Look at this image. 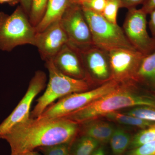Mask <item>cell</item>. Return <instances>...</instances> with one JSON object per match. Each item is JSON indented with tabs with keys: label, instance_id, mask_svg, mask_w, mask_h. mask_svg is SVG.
<instances>
[{
	"label": "cell",
	"instance_id": "cell-35",
	"mask_svg": "<svg viewBox=\"0 0 155 155\" xmlns=\"http://www.w3.org/2000/svg\"><path fill=\"white\" fill-rule=\"evenodd\" d=\"M153 92V93L155 95V92Z\"/></svg>",
	"mask_w": 155,
	"mask_h": 155
},
{
	"label": "cell",
	"instance_id": "cell-7",
	"mask_svg": "<svg viewBox=\"0 0 155 155\" xmlns=\"http://www.w3.org/2000/svg\"><path fill=\"white\" fill-rule=\"evenodd\" d=\"M147 15L141 8L128 9L122 28L132 46L144 55L155 51V39L147 30Z\"/></svg>",
	"mask_w": 155,
	"mask_h": 155
},
{
	"label": "cell",
	"instance_id": "cell-2",
	"mask_svg": "<svg viewBox=\"0 0 155 155\" xmlns=\"http://www.w3.org/2000/svg\"><path fill=\"white\" fill-rule=\"evenodd\" d=\"M136 84L134 81L121 83L114 91L61 118L81 125L122 108L140 106L155 107L153 93L152 95L136 93Z\"/></svg>",
	"mask_w": 155,
	"mask_h": 155
},
{
	"label": "cell",
	"instance_id": "cell-4",
	"mask_svg": "<svg viewBox=\"0 0 155 155\" xmlns=\"http://www.w3.org/2000/svg\"><path fill=\"white\" fill-rule=\"evenodd\" d=\"M36 34L21 6L10 15L0 12V49L11 51L19 46H34Z\"/></svg>",
	"mask_w": 155,
	"mask_h": 155
},
{
	"label": "cell",
	"instance_id": "cell-14",
	"mask_svg": "<svg viewBox=\"0 0 155 155\" xmlns=\"http://www.w3.org/2000/svg\"><path fill=\"white\" fill-rule=\"evenodd\" d=\"M70 0H49L41 21L35 27L36 32H40L50 25L60 21L69 8Z\"/></svg>",
	"mask_w": 155,
	"mask_h": 155
},
{
	"label": "cell",
	"instance_id": "cell-10",
	"mask_svg": "<svg viewBox=\"0 0 155 155\" xmlns=\"http://www.w3.org/2000/svg\"><path fill=\"white\" fill-rule=\"evenodd\" d=\"M111 80L119 83L134 81L144 55L136 50L116 49L108 51Z\"/></svg>",
	"mask_w": 155,
	"mask_h": 155
},
{
	"label": "cell",
	"instance_id": "cell-5",
	"mask_svg": "<svg viewBox=\"0 0 155 155\" xmlns=\"http://www.w3.org/2000/svg\"><path fill=\"white\" fill-rule=\"evenodd\" d=\"M82 8L90 28L94 45L107 51L120 48L136 50L118 24L111 23L101 14Z\"/></svg>",
	"mask_w": 155,
	"mask_h": 155
},
{
	"label": "cell",
	"instance_id": "cell-3",
	"mask_svg": "<svg viewBox=\"0 0 155 155\" xmlns=\"http://www.w3.org/2000/svg\"><path fill=\"white\" fill-rule=\"evenodd\" d=\"M49 72L48 83L44 93L37 100V104L31 112L30 117L36 118L56 100L75 93L89 90L91 84L86 79L69 77L62 73L56 67L52 59L46 61Z\"/></svg>",
	"mask_w": 155,
	"mask_h": 155
},
{
	"label": "cell",
	"instance_id": "cell-25",
	"mask_svg": "<svg viewBox=\"0 0 155 155\" xmlns=\"http://www.w3.org/2000/svg\"><path fill=\"white\" fill-rule=\"evenodd\" d=\"M108 0H87L81 5L84 9L102 15Z\"/></svg>",
	"mask_w": 155,
	"mask_h": 155
},
{
	"label": "cell",
	"instance_id": "cell-17",
	"mask_svg": "<svg viewBox=\"0 0 155 155\" xmlns=\"http://www.w3.org/2000/svg\"><path fill=\"white\" fill-rule=\"evenodd\" d=\"M104 116L118 123L134 126L140 128L141 130L155 124L154 122L140 119L127 114H122L117 111L109 113Z\"/></svg>",
	"mask_w": 155,
	"mask_h": 155
},
{
	"label": "cell",
	"instance_id": "cell-26",
	"mask_svg": "<svg viewBox=\"0 0 155 155\" xmlns=\"http://www.w3.org/2000/svg\"><path fill=\"white\" fill-rule=\"evenodd\" d=\"M125 155H155V140L133 149Z\"/></svg>",
	"mask_w": 155,
	"mask_h": 155
},
{
	"label": "cell",
	"instance_id": "cell-19",
	"mask_svg": "<svg viewBox=\"0 0 155 155\" xmlns=\"http://www.w3.org/2000/svg\"><path fill=\"white\" fill-rule=\"evenodd\" d=\"M114 155H122L130 145V136L121 129L114 130L110 140Z\"/></svg>",
	"mask_w": 155,
	"mask_h": 155
},
{
	"label": "cell",
	"instance_id": "cell-34",
	"mask_svg": "<svg viewBox=\"0 0 155 155\" xmlns=\"http://www.w3.org/2000/svg\"><path fill=\"white\" fill-rule=\"evenodd\" d=\"M17 155H41L38 153L37 152L35 151H31L27 152H25L23 153Z\"/></svg>",
	"mask_w": 155,
	"mask_h": 155
},
{
	"label": "cell",
	"instance_id": "cell-30",
	"mask_svg": "<svg viewBox=\"0 0 155 155\" xmlns=\"http://www.w3.org/2000/svg\"><path fill=\"white\" fill-rule=\"evenodd\" d=\"M21 4V7L26 15L29 17L32 0H19Z\"/></svg>",
	"mask_w": 155,
	"mask_h": 155
},
{
	"label": "cell",
	"instance_id": "cell-23",
	"mask_svg": "<svg viewBox=\"0 0 155 155\" xmlns=\"http://www.w3.org/2000/svg\"><path fill=\"white\" fill-rule=\"evenodd\" d=\"M128 115L155 122V107L148 106L135 107L127 113Z\"/></svg>",
	"mask_w": 155,
	"mask_h": 155
},
{
	"label": "cell",
	"instance_id": "cell-15",
	"mask_svg": "<svg viewBox=\"0 0 155 155\" xmlns=\"http://www.w3.org/2000/svg\"><path fill=\"white\" fill-rule=\"evenodd\" d=\"M80 131L81 135L94 139L98 142L107 143L110 140L114 129L107 122L97 121L96 119L81 124Z\"/></svg>",
	"mask_w": 155,
	"mask_h": 155
},
{
	"label": "cell",
	"instance_id": "cell-22",
	"mask_svg": "<svg viewBox=\"0 0 155 155\" xmlns=\"http://www.w3.org/2000/svg\"><path fill=\"white\" fill-rule=\"evenodd\" d=\"M121 8L120 0H108L103 12V17L113 24H117L118 11Z\"/></svg>",
	"mask_w": 155,
	"mask_h": 155
},
{
	"label": "cell",
	"instance_id": "cell-11",
	"mask_svg": "<svg viewBox=\"0 0 155 155\" xmlns=\"http://www.w3.org/2000/svg\"><path fill=\"white\" fill-rule=\"evenodd\" d=\"M79 50L87 81L91 84L95 82L103 84L111 80L110 59L107 51L94 45Z\"/></svg>",
	"mask_w": 155,
	"mask_h": 155
},
{
	"label": "cell",
	"instance_id": "cell-16",
	"mask_svg": "<svg viewBox=\"0 0 155 155\" xmlns=\"http://www.w3.org/2000/svg\"><path fill=\"white\" fill-rule=\"evenodd\" d=\"M134 81L155 91V51L143 57Z\"/></svg>",
	"mask_w": 155,
	"mask_h": 155
},
{
	"label": "cell",
	"instance_id": "cell-20",
	"mask_svg": "<svg viewBox=\"0 0 155 155\" xmlns=\"http://www.w3.org/2000/svg\"><path fill=\"white\" fill-rule=\"evenodd\" d=\"M49 0H32L29 14V21L34 27L41 21L44 15Z\"/></svg>",
	"mask_w": 155,
	"mask_h": 155
},
{
	"label": "cell",
	"instance_id": "cell-21",
	"mask_svg": "<svg viewBox=\"0 0 155 155\" xmlns=\"http://www.w3.org/2000/svg\"><path fill=\"white\" fill-rule=\"evenodd\" d=\"M155 140V124L138 132L130 141L132 149Z\"/></svg>",
	"mask_w": 155,
	"mask_h": 155
},
{
	"label": "cell",
	"instance_id": "cell-1",
	"mask_svg": "<svg viewBox=\"0 0 155 155\" xmlns=\"http://www.w3.org/2000/svg\"><path fill=\"white\" fill-rule=\"evenodd\" d=\"M79 125L63 118H30L18 123L0 137L11 147V155L34 151L41 147L72 143Z\"/></svg>",
	"mask_w": 155,
	"mask_h": 155
},
{
	"label": "cell",
	"instance_id": "cell-8",
	"mask_svg": "<svg viewBox=\"0 0 155 155\" xmlns=\"http://www.w3.org/2000/svg\"><path fill=\"white\" fill-rule=\"evenodd\" d=\"M61 23L69 43L79 49L93 45L90 28L81 6L71 4Z\"/></svg>",
	"mask_w": 155,
	"mask_h": 155
},
{
	"label": "cell",
	"instance_id": "cell-12",
	"mask_svg": "<svg viewBox=\"0 0 155 155\" xmlns=\"http://www.w3.org/2000/svg\"><path fill=\"white\" fill-rule=\"evenodd\" d=\"M68 42L67 35L60 21H57L40 32H36L35 46L44 61L52 59Z\"/></svg>",
	"mask_w": 155,
	"mask_h": 155
},
{
	"label": "cell",
	"instance_id": "cell-28",
	"mask_svg": "<svg viewBox=\"0 0 155 155\" xmlns=\"http://www.w3.org/2000/svg\"><path fill=\"white\" fill-rule=\"evenodd\" d=\"M141 10L147 14L155 10V0H146L143 3Z\"/></svg>",
	"mask_w": 155,
	"mask_h": 155
},
{
	"label": "cell",
	"instance_id": "cell-9",
	"mask_svg": "<svg viewBox=\"0 0 155 155\" xmlns=\"http://www.w3.org/2000/svg\"><path fill=\"white\" fill-rule=\"evenodd\" d=\"M47 76L43 71L38 70L31 80L27 91L13 112L0 124V137L14 125L30 118V108L35 98L44 89Z\"/></svg>",
	"mask_w": 155,
	"mask_h": 155
},
{
	"label": "cell",
	"instance_id": "cell-27",
	"mask_svg": "<svg viewBox=\"0 0 155 155\" xmlns=\"http://www.w3.org/2000/svg\"><path fill=\"white\" fill-rule=\"evenodd\" d=\"M146 0H120L121 8H126L127 9L136 8L137 5L143 4Z\"/></svg>",
	"mask_w": 155,
	"mask_h": 155
},
{
	"label": "cell",
	"instance_id": "cell-31",
	"mask_svg": "<svg viewBox=\"0 0 155 155\" xmlns=\"http://www.w3.org/2000/svg\"><path fill=\"white\" fill-rule=\"evenodd\" d=\"M19 2V0H0V4L8 3L11 5H14Z\"/></svg>",
	"mask_w": 155,
	"mask_h": 155
},
{
	"label": "cell",
	"instance_id": "cell-33",
	"mask_svg": "<svg viewBox=\"0 0 155 155\" xmlns=\"http://www.w3.org/2000/svg\"><path fill=\"white\" fill-rule=\"evenodd\" d=\"M87 0H70V4L72 5H78L81 6L84 2Z\"/></svg>",
	"mask_w": 155,
	"mask_h": 155
},
{
	"label": "cell",
	"instance_id": "cell-18",
	"mask_svg": "<svg viewBox=\"0 0 155 155\" xmlns=\"http://www.w3.org/2000/svg\"><path fill=\"white\" fill-rule=\"evenodd\" d=\"M70 146V155H91L98 145L94 139L81 135Z\"/></svg>",
	"mask_w": 155,
	"mask_h": 155
},
{
	"label": "cell",
	"instance_id": "cell-29",
	"mask_svg": "<svg viewBox=\"0 0 155 155\" xmlns=\"http://www.w3.org/2000/svg\"><path fill=\"white\" fill-rule=\"evenodd\" d=\"M149 22V27L151 33L152 37L155 39V10L151 12Z\"/></svg>",
	"mask_w": 155,
	"mask_h": 155
},
{
	"label": "cell",
	"instance_id": "cell-6",
	"mask_svg": "<svg viewBox=\"0 0 155 155\" xmlns=\"http://www.w3.org/2000/svg\"><path fill=\"white\" fill-rule=\"evenodd\" d=\"M120 84L111 80L91 90L69 94L51 105L38 117L54 119L64 117L114 91Z\"/></svg>",
	"mask_w": 155,
	"mask_h": 155
},
{
	"label": "cell",
	"instance_id": "cell-24",
	"mask_svg": "<svg viewBox=\"0 0 155 155\" xmlns=\"http://www.w3.org/2000/svg\"><path fill=\"white\" fill-rule=\"evenodd\" d=\"M71 143H61L41 147L38 149L43 155H70Z\"/></svg>",
	"mask_w": 155,
	"mask_h": 155
},
{
	"label": "cell",
	"instance_id": "cell-13",
	"mask_svg": "<svg viewBox=\"0 0 155 155\" xmlns=\"http://www.w3.org/2000/svg\"><path fill=\"white\" fill-rule=\"evenodd\" d=\"M52 60L56 67L64 75L87 80L80 51L73 45L69 42L64 45Z\"/></svg>",
	"mask_w": 155,
	"mask_h": 155
},
{
	"label": "cell",
	"instance_id": "cell-32",
	"mask_svg": "<svg viewBox=\"0 0 155 155\" xmlns=\"http://www.w3.org/2000/svg\"><path fill=\"white\" fill-rule=\"evenodd\" d=\"M91 155H106L104 150L102 147H100L95 150Z\"/></svg>",
	"mask_w": 155,
	"mask_h": 155
}]
</instances>
